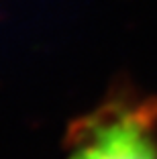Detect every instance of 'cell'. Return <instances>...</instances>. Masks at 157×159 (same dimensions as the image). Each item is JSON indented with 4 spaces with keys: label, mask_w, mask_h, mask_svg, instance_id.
<instances>
[{
    "label": "cell",
    "mask_w": 157,
    "mask_h": 159,
    "mask_svg": "<svg viewBox=\"0 0 157 159\" xmlns=\"http://www.w3.org/2000/svg\"><path fill=\"white\" fill-rule=\"evenodd\" d=\"M65 159H157V100L110 96L69 126Z\"/></svg>",
    "instance_id": "obj_1"
}]
</instances>
